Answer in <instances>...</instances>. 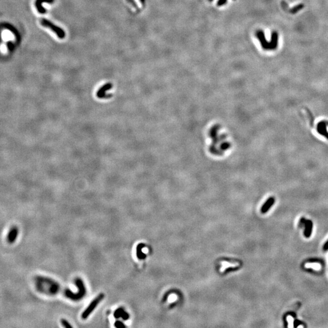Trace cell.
<instances>
[{"mask_svg":"<svg viewBox=\"0 0 328 328\" xmlns=\"http://www.w3.org/2000/svg\"><path fill=\"white\" fill-rule=\"evenodd\" d=\"M104 297H105V295L102 293H100L97 297H96L94 299H93V300L91 301V303L89 304V306L86 307L85 310L82 313V318H83V319H84V320L86 319L90 315L91 313L93 312V311L96 308V307L98 306V304L102 301V300L103 299H104Z\"/></svg>","mask_w":328,"mask_h":328,"instance_id":"obj_1","label":"cell"},{"mask_svg":"<svg viewBox=\"0 0 328 328\" xmlns=\"http://www.w3.org/2000/svg\"><path fill=\"white\" fill-rule=\"evenodd\" d=\"M40 23L42 26H43L45 27L49 28L50 30H52L55 34H57L58 37L60 39H63L65 37V32L64 31L57 26L54 25L52 23H51L50 21L43 18L40 20Z\"/></svg>","mask_w":328,"mask_h":328,"instance_id":"obj_2","label":"cell"},{"mask_svg":"<svg viewBox=\"0 0 328 328\" xmlns=\"http://www.w3.org/2000/svg\"><path fill=\"white\" fill-rule=\"evenodd\" d=\"M112 87V85L111 83L105 84V85L103 86L101 88L99 89V90L98 91V92L97 93V96L98 98H100L110 97V96L109 95L106 94V92L107 91H108L110 90V89H111Z\"/></svg>","mask_w":328,"mask_h":328,"instance_id":"obj_3","label":"cell"},{"mask_svg":"<svg viewBox=\"0 0 328 328\" xmlns=\"http://www.w3.org/2000/svg\"><path fill=\"white\" fill-rule=\"evenodd\" d=\"M18 233H19V230H18V228L17 227L14 226L12 227L7 235L8 242L11 244L15 242L18 237Z\"/></svg>","mask_w":328,"mask_h":328,"instance_id":"obj_4","label":"cell"},{"mask_svg":"<svg viewBox=\"0 0 328 328\" xmlns=\"http://www.w3.org/2000/svg\"><path fill=\"white\" fill-rule=\"evenodd\" d=\"M304 226L305 228H304V235L306 238H308L311 236L312 232V228H313V223L311 220H307L306 219L304 221Z\"/></svg>","mask_w":328,"mask_h":328,"instance_id":"obj_5","label":"cell"},{"mask_svg":"<svg viewBox=\"0 0 328 328\" xmlns=\"http://www.w3.org/2000/svg\"><path fill=\"white\" fill-rule=\"evenodd\" d=\"M219 129V125H215L212 128H211L210 131V135L213 139V144L216 145L218 144V142L220 141L219 137L218 136V131Z\"/></svg>","mask_w":328,"mask_h":328,"instance_id":"obj_6","label":"cell"},{"mask_svg":"<svg viewBox=\"0 0 328 328\" xmlns=\"http://www.w3.org/2000/svg\"><path fill=\"white\" fill-rule=\"evenodd\" d=\"M275 198L274 197H271V198H269L268 200L266 201V202L264 204V205H262V207H261V212L262 213H266L268 212V211L271 208L272 206L274 205V204L275 203Z\"/></svg>","mask_w":328,"mask_h":328,"instance_id":"obj_7","label":"cell"},{"mask_svg":"<svg viewBox=\"0 0 328 328\" xmlns=\"http://www.w3.org/2000/svg\"><path fill=\"white\" fill-rule=\"evenodd\" d=\"M54 0H37L36 1V6L38 9V11H39L40 13H44L46 12L45 9L42 7L41 6V3H43V2H48L49 3H53Z\"/></svg>","mask_w":328,"mask_h":328,"instance_id":"obj_8","label":"cell"},{"mask_svg":"<svg viewBox=\"0 0 328 328\" xmlns=\"http://www.w3.org/2000/svg\"><path fill=\"white\" fill-rule=\"evenodd\" d=\"M3 39L4 40V42L3 43H2V44L1 45V52L3 54H6L7 52V43L8 41L9 40V39L8 38V36H3Z\"/></svg>","mask_w":328,"mask_h":328,"instance_id":"obj_9","label":"cell"},{"mask_svg":"<svg viewBox=\"0 0 328 328\" xmlns=\"http://www.w3.org/2000/svg\"><path fill=\"white\" fill-rule=\"evenodd\" d=\"M318 130L319 132L321 134L325 135L326 137H327L328 138V133H327L326 129V125H325V122H321L319 123L318 126Z\"/></svg>","mask_w":328,"mask_h":328,"instance_id":"obj_10","label":"cell"},{"mask_svg":"<svg viewBox=\"0 0 328 328\" xmlns=\"http://www.w3.org/2000/svg\"><path fill=\"white\" fill-rule=\"evenodd\" d=\"M209 150L212 154H216V155H222V151H220L219 149H218L216 147H215L214 145L213 144L210 147Z\"/></svg>","mask_w":328,"mask_h":328,"instance_id":"obj_11","label":"cell"},{"mask_svg":"<svg viewBox=\"0 0 328 328\" xmlns=\"http://www.w3.org/2000/svg\"><path fill=\"white\" fill-rule=\"evenodd\" d=\"M230 147H231L230 143L228 142H223L222 143H221V146H220V148H221V150L224 151V150H226V149H228V148H230Z\"/></svg>","mask_w":328,"mask_h":328,"instance_id":"obj_12","label":"cell"},{"mask_svg":"<svg viewBox=\"0 0 328 328\" xmlns=\"http://www.w3.org/2000/svg\"><path fill=\"white\" fill-rule=\"evenodd\" d=\"M62 324L64 327H66V328H72V326L71 325V324H70V323L67 320H66L64 319L62 320Z\"/></svg>","mask_w":328,"mask_h":328,"instance_id":"obj_13","label":"cell"},{"mask_svg":"<svg viewBox=\"0 0 328 328\" xmlns=\"http://www.w3.org/2000/svg\"><path fill=\"white\" fill-rule=\"evenodd\" d=\"M126 1H127L128 3H129L131 4H132V5L134 6V8L136 9L137 10H138V9H139L138 6H137V5L136 4V3H135V2L134 1V0H126Z\"/></svg>","mask_w":328,"mask_h":328,"instance_id":"obj_14","label":"cell"},{"mask_svg":"<svg viewBox=\"0 0 328 328\" xmlns=\"http://www.w3.org/2000/svg\"><path fill=\"white\" fill-rule=\"evenodd\" d=\"M306 219L304 218H301L300 221H299V227L301 228L303 227V226H304V221H305Z\"/></svg>","mask_w":328,"mask_h":328,"instance_id":"obj_15","label":"cell"},{"mask_svg":"<svg viewBox=\"0 0 328 328\" xmlns=\"http://www.w3.org/2000/svg\"><path fill=\"white\" fill-rule=\"evenodd\" d=\"M323 250H325V251L328 250V240L325 243V244L323 245Z\"/></svg>","mask_w":328,"mask_h":328,"instance_id":"obj_16","label":"cell"},{"mask_svg":"<svg viewBox=\"0 0 328 328\" xmlns=\"http://www.w3.org/2000/svg\"><path fill=\"white\" fill-rule=\"evenodd\" d=\"M140 2H141V3L143 5L144 3H145V0H140Z\"/></svg>","mask_w":328,"mask_h":328,"instance_id":"obj_17","label":"cell"}]
</instances>
